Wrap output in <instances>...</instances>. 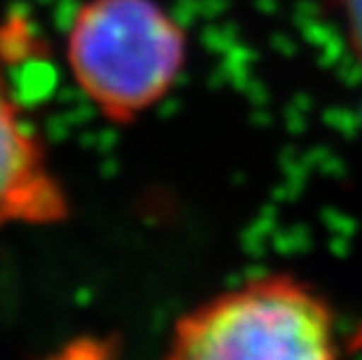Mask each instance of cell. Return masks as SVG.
Returning <instances> with one entry per match:
<instances>
[{
    "label": "cell",
    "instance_id": "1",
    "mask_svg": "<svg viewBox=\"0 0 362 360\" xmlns=\"http://www.w3.org/2000/svg\"><path fill=\"white\" fill-rule=\"evenodd\" d=\"M66 61L107 122L131 124L178 84L187 33L157 0H84L68 28Z\"/></svg>",
    "mask_w": 362,
    "mask_h": 360
},
{
    "label": "cell",
    "instance_id": "2",
    "mask_svg": "<svg viewBox=\"0 0 362 360\" xmlns=\"http://www.w3.org/2000/svg\"><path fill=\"white\" fill-rule=\"evenodd\" d=\"M339 354L329 302L290 274H264L213 295L175 320V360H327Z\"/></svg>",
    "mask_w": 362,
    "mask_h": 360
},
{
    "label": "cell",
    "instance_id": "4",
    "mask_svg": "<svg viewBox=\"0 0 362 360\" xmlns=\"http://www.w3.org/2000/svg\"><path fill=\"white\" fill-rule=\"evenodd\" d=\"M334 10L353 57L362 64V0H334Z\"/></svg>",
    "mask_w": 362,
    "mask_h": 360
},
{
    "label": "cell",
    "instance_id": "3",
    "mask_svg": "<svg viewBox=\"0 0 362 360\" xmlns=\"http://www.w3.org/2000/svg\"><path fill=\"white\" fill-rule=\"evenodd\" d=\"M68 213L66 190L0 71V229L57 225Z\"/></svg>",
    "mask_w": 362,
    "mask_h": 360
}]
</instances>
